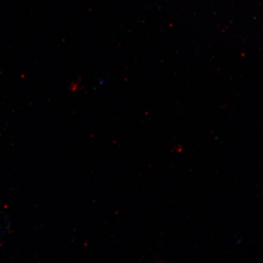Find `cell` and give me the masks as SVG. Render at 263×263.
<instances>
[]
</instances>
